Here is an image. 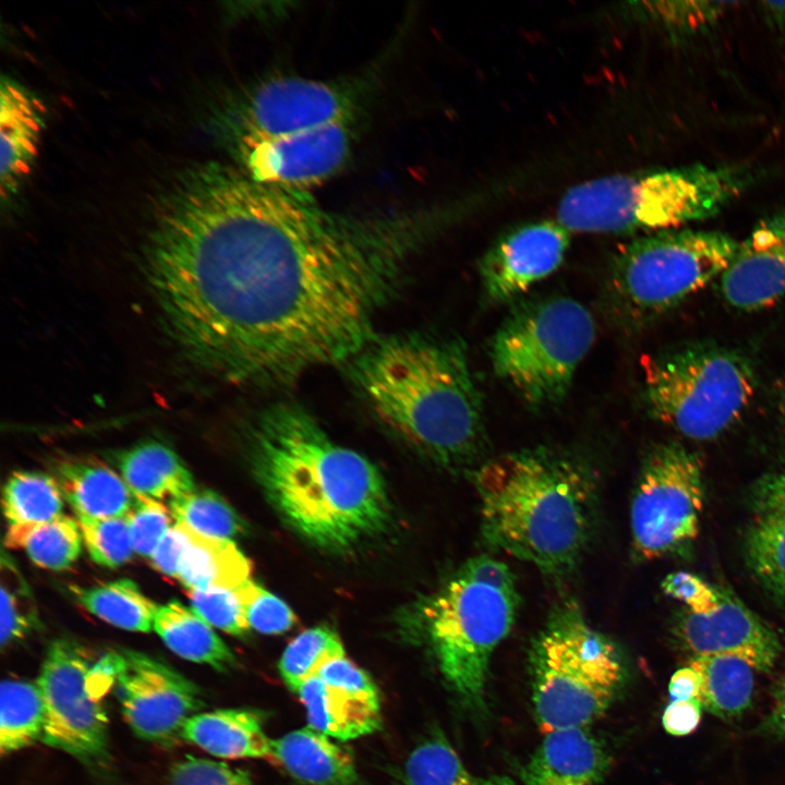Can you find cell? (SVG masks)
<instances>
[{
	"label": "cell",
	"mask_w": 785,
	"mask_h": 785,
	"mask_svg": "<svg viewBox=\"0 0 785 785\" xmlns=\"http://www.w3.org/2000/svg\"><path fill=\"white\" fill-rule=\"evenodd\" d=\"M446 219L437 208L339 213L309 191L209 164L160 210L148 278L192 362L237 384H288L348 364L378 335L377 317Z\"/></svg>",
	"instance_id": "cell-1"
},
{
	"label": "cell",
	"mask_w": 785,
	"mask_h": 785,
	"mask_svg": "<svg viewBox=\"0 0 785 785\" xmlns=\"http://www.w3.org/2000/svg\"><path fill=\"white\" fill-rule=\"evenodd\" d=\"M254 478L280 517L301 536L345 553L384 532L390 503L379 470L335 443L303 407L280 401L250 428Z\"/></svg>",
	"instance_id": "cell-2"
},
{
	"label": "cell",
	"mask_w": 785,
	"mask_h": 785,
	"mask_svg": "<svg viewBox=\"0 0 785 785\" xmlns=\"http://www.w3.org/2000/svg\"><path fill=\"white\" fill-rule=\"evenodd\" d=\"M348 364L376 418L433 460L462 467L482 458L483 403L461 340L377 335Z\"/></svg>",
	"instance_id": "cell-3"
},
{
	"label": "cell",
	"mask_w": 785,
	"mask_h": 785,
	"mask_svg": "<svg viewBox=\"0 0 785 785\" xmlns=\"http://www.w3.org/2000/svg\"><path fill=\"white\" fill-rule=\"evenodd\" d=\"M493 547L550 575L570 571L591 533L595 486L576 459L546 448L493 458L474 473Z\"/></svg>",
	"instance_id": "cell-4"
},
{
	"label": "cell",
	"mask_w": 785,
	"mask_h": 785,
	"mask_svg": "<svg viewBox=\"0 0 785 785\" xmlns=\"http://www.w3.org/2000/svg\"><path fill=\"white\" fill-rule=\"evenodd\" d=\"M750 182L737 166L615 173L569 188L556 220L570 232L650 234L714 216Z\"/></svg>",
	"instance_id": "cell-5"
},
{
	"label": "cell",
	"mask_w": 785,
	"mask_h": 785,
	"mask_svg": "<svg viewBox=\"0 0 785 785\" xmlns=\"http://www.w3.org/2000/svg\"><path fill=\"white\" fill-rule=\"evenodd\" d=\"M532 702L545 735L588 727L611 705L625 669L615 644L593 629L575 603L553 612L530 652Z\"/></svg>",
	"instance_id": "cell-6"
},
{
	"label": "cell",
	"mask_w": 785,
	"mask_h": 785,
	"mask_svg": "<svg viewBox=\"0 0 785 785\" xmlns=\"http://www.w3.org/2000/svg\"><path fill=\"white\" fill-rule=\"evenodd\" d=\"M594 337V319L579 301L565 295L528 300L498 327L490 360L496 376L524 403L547 408L565 399Z\"/></svg>",
	"instance_id": "cell-7"
},
{
	"label": "cell",
	"mask_w": 785,
	"mask_h": 785,
	"mask_svg": "<svg viewBox=\"0 0 785 785\" xmlns=\"http://www.w3.org/2000/svg\"><path fill=\"white\" fill-rule=\"evenodd\" d=\"M738 243L718 231L671 229L638 237L615 255L608 280L623 321L660 315L721 277Z\"/></svg>",
	"instance_id": "cell-8"
},
{
	"label": "cell",
	"mask_w": 785,
	"mask_h": 785,
	"mask_svg": "<svg viewBox=\"0 0 785 785\" xmlns=\"http://www.w3.org/2000/svg\"><path fill=\"white\" fill-rule=\"evenodd\" d=\"M754 376L737 353L712 346H692L644 364V397L650 413L684 436L715 438L747 409Z\"/></svg>",
	"instance_id": "cell-9"
},
{
	"label": "cell",
	"mask_w": 785,
	"mask_h": 785,
	"mask_svg": "<svg viewBox=\"0 0 785 785\" xmlns=\"http://www.w3.org/2000/svg\"><path fill=\"white\" fill-rule=\"evenodd\" d=\"M518 601L516 590L457 575L423 609L445 680L473 708L484 706L490 660L514 625Z\"/></svg>",
	"instance_id": "cell-10"
},
{
	"label": "cell",
	"mask_w": 785,
	"mask_h": 785,
	"mask_svg": "<svg viewBox=\"0 0 785 785\" xmlns=\"http://www.w3.org/2000/svg\"><path fill=\"white\" fill-rule=\"evenodd\" d=\"M702 464L678 443L657 446L641 469L630 507L637 558L687 552L699 534L704 499Z\"/></svg>",
	"instance_id": "cell-11"
},
{
	"label": "cell",
	"mask_w": 785,
	"mask_h": 785,
	"mask_svg": "<svg viewBox=\"0 0 785 785\" xmlns=\"http://www.w3.org/2000/svg\"><path fill=\"white\" fill-rule=\"evenodd\" d=\"M94 667L69 639L53 640L36 680L44 710L41 741L89 765L108 757V716L90 689Z\"/></svg>",
	"instance_id": "cell-12"
},
{
	"label": "cell",
	"mask_w": 785,
	"mask_h": 785,
	"mask_svg": "<svg viewBox=\"0 0 785 785\" xmlns=\"http://www.w3.org/2000/svg\"><path fill=\"white\" fill-rule=\"evenodd\" d=\"M365 90L361 80L269 76L250 86L238 101L237 138L285 135L357 120Z\"/></svg>",
	"instance_id": "cell-13"
},
{
	"label": "cell",
	"mask_w": 785,
	"mask_h": 785,
	"mask_svg": "<svg viewBox=\"0 0 785 785\" xmlns=\"http://www.w3.org/2000/svg\"><path fill=\"white\" fill-rule=\"evenodd\" d=\"M123 717L141 739L167 746L203 706L200 688L171 666L134 650L106 655Z\"/></svg>",
	"instance_id": "cell-14"
},
{
	"label": "cell",
	"mask_w": 785,
	"mask_h": 785,
	"mask_svg": "<svg viewBox=\"0 0 785 785\" xmlns=\"http://www.w3.org/2000/svg\"><path fill=\"white\" fill-rule=\"evenodd\" d=\"M355 123L338 121L285 135L238 137L241 170L258 183L310 192L346 166Z\"/></svg>",
	"instance_id": "cell-15"
},
{
	"label": "cell",
	"mask_w": 785,
	"mask_h": 785,
	"mask_svg": "<svg viewBox=\"0 0 785 785\" xmlns=\"http://www.w3.org/2000/svg\"><path fill=\"white\" fill-rule=\"evenodd\" d=\"M570 231L557 220L517 226L499 237L480 262L485 297L500 303L515 299L563 263Z\"/></svg>",
	"instance_id": "cell-16"
},
{
	"label": "cell",
	"mask_w": 785,
	"mask_h": 785,
	"mask_svg": "<svg viewBox=\"0 0 785 785\" xmlns=\"http://www.w3.org/2000/svg\"><path fill=\"white\" fill-rule=\"evenodd\" d=\"M718 604L706 614L688 609L678 619L675 635L691 656L732 655L757 672L769 673L782 645L775 631L737 596L717 588Z\"/></svg>",
	"instance_id": "cell-17"
},
{
	"label": "cell",
	"mask_w": 785,
	"mask_h": 785,
	"mask_svg": "<svg viewBox=\"0 0 785 785\" xmlns=\"http://www.w3.org/2000/svg\"><path fill=\"white\" fill-rule=\"evenodd\" d=\"M720 288L734 307L754 311L785 300V213L770 217L738 243Z\"/></svg>",
	"instance_id": "cell-18"
},
{
	"label": "cell",
	"mask_w": 785,
	"mask_h": 785,
	"mask_svg": "<svg viewBox=\"0 0 785 785\" xmlns=\"http://www.w3.org/2000/svg\"><path fill=\"white\" fill-rule=\"evenodd\" d=\"M611 758L588 727L550 732L521 769L526 785H601Z\"/></svg>",
	"instance_id": "cell-19"
},
{
	"label": "cell",
	"mask_w": 785,
	"mask_h": 785,
	"mask_svg": "<svg viewBox=\"0 0 785 785\" xmlns=\"http://www.w3.org/2000/svg\"><path fill=\"white\" fill-rule=\"evenodd\" d=\"M0 192L4 200L16 192L37 156L44 125L43 104L17 84H1Z\"/></svg>",
	"instance_id": "cell-20"
},
{
	"label": "cell",
	"mask_w": 785,
	"mask_h": 785,
	"mask_svg": "<svg viewBox=\"0 0 785 785\" xmlns=\"http://www.w3.org/2000/svg\"><path fill=\"white\" fill-rule=\"evenodd\" d=\"M270 758L304 785H358L359 782L351 752L310 726L273 739Z\"/></svg>",
	"instance_id": "cell-21"
},
{
	"label": "cell",
	"mask_w": 785,
	"mask_h": 785,
	"mask_svg": "<svg viewBox=\"0 0 785 785\" xmlns=\"http://www.w3.org/2000/svg\"><path fill=\"white\" fill-rule=\"evenodd\" d=\"M181 738L217 758H269L271 741L261 713L249 709H218L186 720Z\"/></svg>",
	"instance_id": "cell-22"
},
{
	"label": "cell",
	"mask_w": 785,
	"mask_h": 785,
	"mask_svg": "<svg viewBox=\"0 0 785 785\" xmlns=\"http://www.w3.org/2000/svg\"><path fill=\"white\" fill-rule=\"evenodd\" d=\"M55 475L77 518L125 516L135 498L125 481L97 460H61L55 466Z\"/></svg>",
	"instance_id": "cell-23"
},
{
	"label": "cell",
	"mask_w": 785,
	"mask_h": 785,
	"mask_svg": "<svg viewBox=\"0 0 785 785\" xmlns=\"http://www.w3.org/2000/svg\"><path fill=\"white\" fill-rule=\"evenodd\" d=\"M297 693L306 710L309 726L341 741L375 732L381 706L369 703L317 675L305 680Z\"/></svg>",
	"instance_id": "cell-24"
},
{
	"label": "cell",
	"mask_w": 785,
	"mask_h": 785,
	"mask_svg": "<svg viewBox=\"0 0 785 785\" xmlns=\"http://www.w3.org/2000/svg\"><path fill=\"white\" fill-rule=\"evenodd\" d=\"M122 479L134 494L153 499L180 497L195 488L193 476L168 446L146 442L117 456Z\"/></svg>",
	"instance_id": "cell-25"
},
{
	"label": "cell",
	"mask_w": 785,
	"mask_h": 785,
	"mask_svg": "<svg viewBox=\"0 0 785 785\" xmlns=\"http://www.w3.org/2000/svg\"><path fill=\"white\" fill-rule=\"evenodd\" d=\"M154 630L170 651L186 661L206 664L219 672L237 664L233 652L212 626L177 601L159 606Z\"/></svg>",
	"instance_id": "cell-26"
},
{
	"label": "cell",
	"mask_w": 785,
	"mask_h": 785,
	"mask_svg": "<svg viewBox=\"0 0 785 785\" xmlns=\"http://www.w3.org/2000/svg\"><path fill=\"white\" fill-rule=\"evenodd\" d=\"M186 530L190 543L177 579L189 591L235 589L249 580L252 564L232 541Z\"/></svg>",
	"instance_id": "cell-27"
},
{
	"label": "cell",
	"mask_w": 785,
	"mask_h": 785,
	"mask_svg": "<svg viewBox=\"0 0 785 785\" xmlns=\"http://www.w3.org/2000/svg\"><path fill=\"white\" fill-rule=\"evenodd\" d=\"M689 665L701 679L699 700L709 713L733 721L750 706L754 688V668L732 655L691 656Z\"/></svg>",
	"instance_id": "cell-28"
},
{
	"label": "cell",
	"mask_w": 785,
	"mask_h": 785,
	"mask_svg": "<svg viewBox=\"0 0 785 785\" xmlns=\"http://www.w3.org/2000/svg\"><path fill=\"white\" fill-rule=\"evenodd\" d=\"M70 590L84 608L114 627L138 632L154 629L159 606L129 579Z\"/></svg>",
	"instance_id": "cell-29"
},
{
	"label": "cell",
	"mask_w": 785,
	"mask_h": 785,
	"mask_svg": "<svg viewBox=\"0 0 785 785\" xmlns=\"http://www.w3.org/2000/svg\"><path fill=\"white\" fill-rule=\"evenodd\" d=\"M78 523L68 516L37 524L9 526L4 544L23 550L37 566L64 570L81 553L82 533Z\"/></svg>",
	"instance_id": "cell-30"
},
{
	"label": "cell",
	"mask_w": 785,
	"mask_h": 785,
	"mask_svg": "<svg viewBox=\"0 0 785 785\" xmlns=\"http://www.w3.org/2000/svg\"><path fill=\"white\" fill-rule=\"evenodd\" d=\"M44 726L45 710L37 684L4 679L0 695L1 754H10L41 740Z\"/></svg>",
	"instance_id": "cell-31"
},
{
	"label": "cell",
	"mask_w": 785,
	"mask_h": 785,
	"mask_svg": "<svg viewBox=\"0 0 785 785\" xmlns=\"http://www.w3.org/2000/svg\"><path fill=\"white\" fill-rule=\"evenodd\" d=\"M63 498L56 478L36 471H17L3 486V514L10 526L47 522L62 516Z\"/></svg>",
	"instance_id": "cell-32"
},
{
	"label": "cell",
	"mask_w": 785,
	"mask_h": 785,
	"mask_svg": "<svg viewBox=\"0 0 785 785\" xmlns=\"http://www.w3.org/2000/svg\"><path fill=\"white\" fill-rule=\"evenodd\" d=\"M745 557L765 590L785 599V511L759 515L746 533Z\"/></svg>",
	"instance_id": "cell-33"
},
{
	"label": "cell",
	"mask_w": 785,
	"mask_h": 785,
	"mask_svg": "<svg viewBox=\"0 0 785 785\" xmlns=\"http://www.w3.org/2000/svg\"><path fill=\"white\" fill-rule=\"evenodd\" d=\"M169 509L178 524L204 536L230 540L244 531V523L233 508L209 490L195 487L169 500Z\"/></svg>",
	"instance_id": "cell-34"
},
{
	"label": "cell",
	"mask_w": 785,
	"mask_h": 785,
	"mask_svg": "<svg viewBox=\"0 0 785 785\" xmlns=\"http://www.w3.org/2000/svg\"><path fill=\"white\" fill-rule=\"evenodd\" d=\"M341 656L345 649L338 633L326 626L313 627L288 643L279 661V673L288 688L297 692L326 663Z\"/></svg>",
	"instance_id": "cell-35"
},
{
	"label": "cell",
	"mask_w": 785,
	"mask_h": 785,
	"mask_svg": "<svg viewBox=\"0 0 785 785\" xmlns=\"http://www.w3.org/2000/svg\"><path fill=\"white\" fill-rule=\"evenodd\" d=\"M406 785H475L454 748L434 737L413 749L404 765Z\"/></svg>",
	"instance_id": "cell-36"
},
{
	"label": "cell",
	"mask_w": 785,
	"mask_h": 785,
	"mask_svg": "<svg viewBox=\"0 0 785 785\" xmlns=\"http://www.w3.org/2000/svg\"><path fill=\"white\" fill-rule=\"evenodd\" d=\"M35 602L12 559L1 556V647L25 638L38 627Z\"/></svg>",
	"instance_id": "cell-37"
},
{
	"label": "cell",
	"mask_w": 785,
	"mask_h": 785,
	"mask_svg": "<svg viewBox=\"0 0 785 785\" xmlns=\"http://www.w3.org/2000/svg\"><path fill=\"white\" fill-rule=\"evenodd\" d=\"M728 3L718 1H667L644 3L639 9L673 36L687 37L704 32L724 14Z\"/></svg>",
	"instance_id": "cell-38"
},
{
	"label": "cell",
	"mask_w": 785,
	"mask_h": 785,
	"mask_svg": "<svg viewBox=\"0 0 785 785\" xmlns=\"http://www.w3.org/2000/svg\"><path fill=\"white\" fill-rule=\"evenodd\" d=\"M83 541L98 565L116 568L130 560L134 552L125 516L78 518Z\"/></svg>",
	"instance_id": "cell-39"
},
{
	"label": "cell",
	"mask_w": 785,
	"mask_h": 785,
	"mask_svg": "<svg viewBox=\"0 0 785 785\" xmlns=\"http://www.w3.org/2000/svg\"><path fill=\"white\" fill-rule=\"evenodd\" d=\"M189 596L193 611L210 626L238 637L250 629L238 588L191 590Z\"/></svg>",
	"instance_id": "cell-40"
},
{
	"label": "cell",
	"mask_w": 785,
	"mask_h": 785,
	"mask_svg": "<svg viewBox=\"0 0 785 785\" xmlns=\"http://www.w3.org/2000/svg\"><path fill=\"white\" fill-rule=\"evenodd\" d=\"M238 589L250 628L264 635H278L295 624L297 617L292 609L261 585L247 580Z\"/></svg>",
	"instance_id": "cell-41"
},
{
	"label": "cell",
	"mask_w": 785,
	"mask_h": 785,
	"mask_svg": "<svg viewBox=\"0 0 785 785\" xmlns=\"http://www.w3.org/2000/svg\"><path fill=\"white\" fill-rule=\"evenodd\" d=\"M134 552L150 557L169 531L172 515L157 499L135 494L133 505L125 515Z\"/></svg>",
	"instance_id": "cell-42"
},
{
	"label": "cell",
	"mask_w": 785,
	"mask_h": 785,
	"mask_svg": "<svg viewBox=\"0 0 785 785\" xmlns=\"http://www.w3.org/2000/svg\"><path fill=\"white\" fill-rule=\"evenodd\" d=\"M169 785H253L250 775L225 762L188 756L173 765Z\"/></svg>",
	"instance_id": "cell-43"
},
{
	"label": "cell",
	"mask_w": 785,
	"mask_h": 785,
	"mask_svg": "<svg viewBox=\"0 0 785 785\" xmlns=\"http://www.w3.org/2000/svg\"><path fill=\"white\" fill-rule=\"evenodd\" d=\"M663 593L683 602L689 612L706 614L718 604L717 587H712L700 577L676 571L667 575L662 581Z\"/></svg>",
	"instance_id": "cell-44"
},
{
	"label": "cell",
	"mask_w": 785,
	"mask_h": 785,
	"mask_svg": "<svg viewBox=\"0 0 785 785\" xmlns=\"http://www.w3.org/2000/svg\"><path fill=\"white\" fill-rule=\"evenodd\" d=\"M317 676L330 686L381 706L378 690L371 677L346 655L326 663Z\"/></svg>",
	"instance_id": "cell-45"
},
{
	"label": "cell",
	"mask_w": 785,
	"mask_h": 785,
	"mask_svg": "<svg viewBox=\"0 0 785 785\" xmlns=\"http://www.w3.org/2000/svg\"><path fill=\"white\" fill-rule=\"evenodd\" d=\"M190 536L185 527L172 526L149 557L153 566L164 575L178 578Z\"/></svg>",
	"instance_id": "cell-46"
},
{
	"label": "cell",
	"mask_w": 785,
	"mask_h": 785,
	"mask_svg": "<svg viewBox=\"0 0 785 785\" xmlns=\"http://www.w3.org/2000/svg\"><path fill=\"white\" fill-rule=\"evenodd\" d=\"M458 576L507 590H516L515 576L509 567L487 555L469 559L459 570Z\"/></svg>",
	"instance_id": "cell-47"
},
{
	"label": "cell",
	"mask_w": 785,
	"mask_h": 785,
	"mask_svg": "<svg viewBox=\"0 0 785 785\" xmlns=\"http://www.w3.org/2000/svg\"><path fill=\"white\" fill-rule=\"evenodd\" d=\"M702 709L698 699L669 701L662 715L665 732L677 737L693 733L700 724Z\"/></svg>",
	"instance_id": "cell-48"
},
{
	"label": "cell",
	"mask_w": 785,
	"mask_h": 785,
	"mask_svg": "<svg viewBox=\"0 0 785 785\" xmlns=\"http://www.w3.org/2000/svg\"><path fill=\"white\" fill-rule=\"evenodd\" d=\"M751 500L759 515L785 511V471L761 478L752 487Z\"/></svg>",
	"instance_id": "cell-49"
},
{
	"label": "cell",
	"mask_w": 785,
	"mask_h": 785,
	"mask_svg": "<svg viewBox=\"0 0 785 785\" xmlns=\"http://www.w3.org/2000/svg\"><path fill=\"white\" fill-rule=\"evenodd\" d=\"M700 691V675L690 665L677 669L669 679L668 696L671 701L699 700Z\"/></svg>",
	"instance_id": "cell-50"
},
{
	"label": "cell",
	"mask_w": 785,
	"mask_h": 785,
	"mask_svg": "<svg viewBox=\"0 0 785 785\" xmlns=\"http://www.w3.org/2000/svg\"><path fill=\"white\" fill-rule=\"evenodd\" d=\"M759 732L785 739V675L774 689L773 704Z\"/></svg>",
	"instance_id": "cell-51"
},
{
	"label": "cell",
	"mask_w": 785,
	"mask_h": 785,
	"mask_svg": "<svg viewBox=\"0 0 785 785\" xmlns=\"http://www.w3.org/2000/svg\"><path fill=\"white\" fill-rule=\"evenodd\" d=\"M761 10L768 19L769 24L775 28L785 41V1L761 2Z\"/></svg>",
	"instance_id": "cell-52"
},
{
	"label": "cell",
	"mask_w": 785,
	"mask_h": 785,
	"mask_svg": "<svg viewBox=\"0 0 785 785\" xmlns=\"http://www.w3.org/2000/svg\"><path fill=\"white\" fill-rule=\"evenodd\" d=\"M475 785H516L506 776L493 775L485 778H476Z\"/></svg>",
	"instance_id": "cell-53"
},
{
	"label": "cell",
	"mask_w": 785,
	"mask_h": 785,
	"mask_svg": "<svg viewBox=\"0 0 785 785\" xmlns=\"http://www.w3.org/2000/svg\"><path fill=\"white\" fill-rule=\"evenodd\" d=\"M783 403H784L783 410H784V413H785V398H784V400H783Z\"/></svg>",
	"instance_id": "cell-54"
}]
</instances>
